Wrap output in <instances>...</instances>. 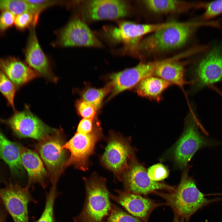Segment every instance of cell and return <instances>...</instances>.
<instances>
[{"label": "cell", "mask_w": 222, "mask_h": 222, "mask_svg": "<svg viewBox=\"0 0 222 222\" xmlns=\"http://www.w3.org/2000/svg\"><path fill=\"white\" fill-rule=\"evenodd\" d=\"M172 84L159 77L150 76L143 79L137 85L136 92L141 96L158 102L162 99L163 92Z\"/></svg>", "instance_id": "7402d4cb"}, {"label": "cell", "mask_w": 222, "mask_h": 222, "mask_svg": "<svg viewBox=\"0 0 222 222\" xmlns=\"http://www.w3.org/2000/svg\"><path fill=\"white\" fill-rule=\"evenodd\" d=\"M198 122L195 117L192 114L189 116L184 132L174 148V158L181 167H185L199 149L214 145V142L200 133L197 126Z\"/></svg>", "instance_id": "277c9868"}, {"label": "cell", "mask_w": 222, "mask_h": 222, "mask_svg": "<svg viewBox=\"0 0 222 222\" xmlns=\"http://www.w3.org/2000/svg\"><path fill=\"white\" fill-rule=\"evenodd\" d=\"M171 25L169 22L140 24L124 21L121 23L117 27L112 29L110 35L114 40L123 44L124 51L125 53L140 57L139 45L141 38L145 35L152 33Z\"/></svg>", "instance_id": "52a82bcc"}, {"label": "cell", "mask_w": 222, "mask_h": 222, "mask_svg": "<svg viewBox=\"0 0 222 222\" xmlns=\"http://www.w3.org/2000/svg\"><path fill=\"white\" fill-rule=\"evenodd\" d=\"M76 106L78 113L83 118H94L97 109L93 105L82 99L76 102Z\"/></svg>", "instance_id": "4dcf8cb0"}, {"label": "cell", "mask_w": 222, "mask_h": 222, "mask_svg": "<svg viewBox=\"0 0 222 222\" xmlns=\"http://www.w3.org/2000/svg\"><path fill=\"white\" fill-rule=\"evenodd\" d=\"M15 17L9 11H2L0 15V31H4L14 24Z\"/></svg>", "instance_id": "d6a6232c"}, {"label": "cell", "mask_w": 222, "mask_h": 222, "mask_svg": "<svg viewBox=\"0 0 222 222\" xmlns=\"http://www.w3.org/2000/svg\"><path fill=\"white\" fill-rule=\"evenodd\" d=\"M147 173L151 179L158 182L166 178L168 175L169 171L164 165L161 163H157L149 167Z\"/></svg>", "instance_id": "f546056e"}, {"label": "cell", "mask_w": 222, "mask_h": 222, "mask_svg": "<svg viewBox=\"0 0 222 222\" xmlns=\"http://www.w3.org/2000/svg\"><path fill=\"white\" fill-rule=\"evenodd\" d=\"M0 10L9 11L15 16L28 12L39 16L41 12L37 7L27 0H0Z\"/></svg>", "instance_id": "cb8c5ba5"}, {"label": "cell", "mask_w": 222, "mask_h": 222, "mask_svg": "<svg viewBox=\"0 0 222 222\" xmlns=\"http://www.w3.org/2000/svg\"><path fill=\"white\" fill-rule=\"evenodd\" d=\"M16 87L5 74L0 70V92L5 97L7 104L16 111L14 105V99Z\"/></svg>", "instance_id": "4316f807"}, {"label": "cell", "mask_w": 222, "mask_h": 222, "mask_svg": "<svg viewBox=\"0 0 222 222\" xmlns=\"http://www.w3.org/2000/svg\"><path fill=\"white\" fill-rule=\"evenodd\" d=\"M144 3L149 10L157 13L180 12L193 6L192 3L179 0H148Z\"/></svg>", "instance_id": "603a6c76"}, {"label": "cell", "mask_w": 222, "mask_h": 222, "mask_svg": "<svg viewBox=\"0 0 222 222\" xmlns=\"http://www.w3.org/2000/svg\"><path fill=\"white\" fill-rule=\"evenodd\" d=\"M56 181L52 182L51 187L46 195L44 209L39 218L35 222H56L54 208V203L58 195L56 188Z\"/></svg>", "instance_id": "d4e9b609"}, {"label": "cell", "mask_w": 222, "mask_h": 222, "mask_svg": "<svg viewBox=\"0 0 222 222\" xmlns=\"http://www.w3.org/2000/svg\"><path fill=\"white\" fill-rule=\"evenodd\" d=\"M58 42L64 47L101 46V43L87 25L77 18L71 20L60 31Z\"/></svg>", "instance_id": "7c38bea8"}, {"label": "cell", "mask_w": 222, "mask_h": 222, "mask_svg": "<svg viewBox=\"0 0 222 222\" xmlns=\"http://www.w3.org/2000/svg\"><path fill=\"white\" fill-rule=\"evenodd\" d=\"M116 195H110V198L122 206L128 212L141 222H148L152 212L162 205L140 195L127 191H116Z\"/></svg>", "instance_id": "4fadbf2b"}, {"label": "cell", "mask_w": 222, "mask_h": 222, "mask_svg": "<svg viewBox=\"0 0 222 222\" xmlns=\"http://www.w3.org/2000/svg\"><path fill=\"white\" fill-rule=\"evenodd\" d=\"M25 54L29 66L39 74L52 79L48 60L40 46L35 27H31Z\"/></svg>", "instance_id": "e0dca14e"}, {"label": "cell", "mask_w": 222, "mask_h": 222, "mask_svg": "<svg viewBox=\"0 0 222 222\" xmlns=\"http://www.w3.org/2000/svg\"><path fill=\"white\" fill-rule=\"evenodd\" d=\"M85 183V203L80 213L74 218V222H103L113 206L105 181L93 176L86 179Z\"/></svg>", "instance_id": "7a4b0ae2"}, {"label": "cell", "mask_w": 222, "mask_h": 222, "mask_svg": "<svg viewBox=\"0 0 222 222\" xmlns=\"http://www.w3.org/2000/svg\"><path fill=\"white\" fill-rule=\"evenodd\" d=\"M1 121L19 138H29L40 141L58 132L44 124L27 108L22 111L14 112L10 117Z\"/></svg>", "instance_id": "8992f818"}, {"label": "cell", "mask_w": 222, "mask_h": 222, "mask_svg": "<svg viewBox=\"0 0 222 222\" xmlns=\"http://www.w3.org/2000/svg\"><path fill=\"white\" fill-rule=\"evenodd\" d=\"M195 77L199 87L210 86L222 80V48H215L200 61Z\"/></svg>", "instance_id": "5bb4252c"}, {"label": "cell", "mask_w": 222, "mask_h": 222, "mask_svg": "<svg viewBox=\"0 0 222 222\" xmlns=\"http://www.w3.org/2000/svg\"><path fill=\"white\" fill-rule=\"evenodd\" d=\"M124 172L123 181L126 191L146 195L158 190H166L169 192L175 189L166 183L151 179L145 168L134 160Z\"/></svg>", "instance_id": "9c48e42d"}, {"label": "cell", "mask_w": 222, "mask_h": 222, "mask_svg": "<svg viewBox=\"0 0 222 222\" xmlns=\"http://www.w3.org/2000/svg\"><path fill=\"white\" fill-rule=\"evenodd\" d=\"M159 60L141 62L136 66L111 75L109 76L112 92L109 99L137 85L146 77L154 76Z\"/></svg>", "instance_id": "30bf717a"}, {"label": "cell", "mask_w": 222, "mask_h": 222, "mask_svg": "<svg viewBox=\"0 0 222 222\" xmlns=\"http://www.w3.org/2000/svg\"><path fill=\"white\" fill-rule=\"evenodd\" d=\"M39 17L30 13H23L15 16L14 25L17 29L21 30L29 27H35Z\"/></svg>", "instance_id": "f1b7e54d"}, {"label": "cell", "mask_w": 222, "mask_h": 222, "mask_svg": "<svg viewBox=\"0 0 222 222\" xmlns=\"http://www.w3.org/2000/svg\"><path fill=\"white\" fill-rule=\"evenodd\" d=\"M173 222H185L184 221L179 217L175 216Z\"/></svg>", "instance_id": "8d00e7d4"}, {"label": "cell", "mask_w": 222, "mask_h": 222, "mask_svg": "<svg viewBox=\"0 0 222 222\" xmlns=\"http://www.w3.org/2000/svg\"><path fill=\"white\" fill-rule=\"evenodd\" d=\"M132 148L128 142L116 135H112L102 156V162L106 167L120 177L129 167L128 160L132 155Z\"/></svg>", "instance_id": "8fae6325"}, {"label": "cell", "mask_w": 222, "mask_h": 222, "mask_svg": "<svg viewBox=\"0 0 222 222\" xmlns=\"http://www.w3.org/2000/svg\"><path fill=\"white\" fill-rule=\"evenodd\" d=\"M8 214L5 207L0 201V222H7Z\"/></svg>", "instance_id": "d590c367"}, {"label": "cell", "mask_w": 222, "mask_h": 222, "mask_svg": "<svg viewBox=\"0 0 222 222\" xmlns=\"http://www.w3.org/2000/svg\"><path fill=\"white\" fill-rule=\"evenodd\" d=\"M29 3L37 6L41 11L52 5L59 3L57 1L34 0H27Z\"/></svg>", "instance_id": "e575fe53"}, {"label": "cell", "mask_w": 222, "mask_h": 222, "mask_svg": "<svg viewBox=\"0 0 222 222\" xmlns=\"http://www.w3.org/2000/svg\"><path fill=\"white\" fill-rule=\"evenodd\" d=\"M93 119L83 118L79 122L77 132L88 134L91 133L93 130Z\"/></svg>", "instance_id": "836d02e7"}, {"label": "cell", "mask_w": 222, "mask_h": 222, "mask_svg": "<svg viewBox=\"0 0 222 222\" xmlns=\"http://www.w3.org/2000/svg\"><path fill=\"white\" fill-rule=\"evenodd\" d=\"M111 90L109 83L101 88H89L82 92V97L83 100L91 104L97 109L101 106L104 97Z\"/></svg>", "instance_id": "484cf974"}, {"label": "cell", "mask_w": 222, "mask_h": 222, "mask_svg": "<svg viewBox=\"0 0 222 222\" xmlns=\"http://www.w3.org/2000/svg\"><path fill=\"white\" fill-rule=\"evenodd\" d=\"M101 131L97 128L86 134L77 132L63 145L64 149L70 153L69 158L65 167L73 165L82 170H86L88 166V159L93 153L97 142L101 138Z\"/></svg>", "instance_id": "ba28073f"}, {"label": "cell", "mask_w": 222, "mask_h": 222, "mask_svg": "<svg viewBox=\"0 0 222 222\" xmlns=\"http://www.w3.org/2000/svg\"><path fill=\"white\" fill-rule=\"evenodd\" d=\"M189 55V53L187 51L166 59L158 67L154 76L177 85L184 92L183 87L187 83L184 76V67L183 64L177 61Z\"/></svg>", "instance_id": "d6986e66"}, {"label": "cell", "mask_w": 222, "mask_h": 222, "mask_svg": "<svg viewBox=\"0 0 222 222\" xmlns=\"http://www.w3.org/2000/svg\"><path fill=\"white\" fill-rule=\"evenodd\" d=\"M0 201L14 222H29L28 205L31 202L37 203L29 191V185L23 187L12 181L0 188Z\"/></svg>", "instance_id": "5b68a950"}, {"label": "cell", "mask_w": 222, "mask_h": 222, "mask_svg": "<svg viewBox=\"0 0 222 222\" xmlns=\"http://www.w3.org/2000/svg\"><path fill=\"white\" fill-rule=\"evenodd\" d=\"M155 192L165 200L166 204L172 208L175 216L185 222H188L198 210L221 199L206 198L197 187L195 181L188 176L187 171L183 173L179 184L173 190L168 193Z\"/></svg>", "instance_id": "6da1fadb"}, {"label": "cell", "mask_w": 222, "mask_h": 222, "mask_svg": "<svg viewBox=\"0 0 222 222\" xmlns=\"http://www.w3.org/2000/svg\"><path fill=\"white\" fill-rule=\"evenodd\" d=\"M85 10L87 17L93 20L119 18L126 16L128 12L126 3L117 0L90 1Z\"/></svg>", "instance_id": "2e32d148"}, {"label": "cell", "mask_w": 222, "mask_h": 222, "mask_svg": "<svg viewBox=\"0 0 222 222\" xmlns=\"http://www.w3.org/2000/svg\"><path fill=\"white\" fill-rule=\"evenodd\" d=\"M103 222H141L138 219L113 205L111 211Z\"/></svg>", "instance_id": "83f0119b"}, {"label": "cell", "mask_w": 222, "mask_h": 222, "mask_svg": "<svg viewBox=\"0 0 222 222\" xmlns=\"http://www.w3.org/2000/svg\"><path fill=\"white\" fill-rule=\"evenodd\" d=\"M222 13V0L214 1L206 5L204 17L209 19Z\"/></svg>", "instance_id": "1f68e13d"}, {"label": "cell", "mask_w": 222, "mask_h": 222, "mask_svg": "<svg viewBox=\"0 0 222 222\" xmlns=\"http://www.w3.org/2000/svg\"><path fill=\"white\" fill-rule=\"evenodd\" d=\"M198 23H179L158 30L140 42V52L155 53L179 47L184 45Z\"/></svg>", "instance_id": "3957f363"}, {"label": "cell", "mask_w": 222, "mask_h": 222, "mask_svg": "<svg viewBox=\"0 0 222 222\" xmlns=\"http://www.w3.org/2000/svg\"><path fill=\"white\" fill-rule=\"evenodd\" d=\"M20 146L22 162L28 173L29 184L37 182L45 186L43 181L46 172L41 159L34 152L22 146Z\"/></svg>", "instance_id": "44dd1931"}, {"label": "cell", "mask_w": 222, "mask_h": 222, "mask_svg": "<svg viewBox=\"0 0 222 222\" xmlns=\"http://www.w3.org/2000/svg\"><path fill=\"white\" fill-rule=\"evenodd\" d=\"M213 89L219 93L222 97V92L216 87H215Z\"/></svg>", "instance_id": "74e56055"}, {"label": "cell", "mask_w": 222, "mask_h": 222, "mask_svg": "<svg viewBox=\"0 0 222 222\" xmlns=\"http://www.w3.org/2000/svg\"><path fill=\"white\" fill-rule=\"evenodd\" d=\"M0 70L16 88L26 84L39 76L24 62L14 57L0 59Z\"/></svg>", "instance_id": "ac0fdd59"}, {"label": "cell", "mask_w": 222, "mask_h": 222, "mask_svg": "<svg viewBox=\"0 0 222 222\" xmlns=\"http://www.w3.org/2000/svg\"><path fill=\"white\" fill-rule=\"evenodd\" d=\"M0 158L7 165L13 175L18 176L23 173L20 146L9 140L0 130Z\"/></svg>", "instance_id": "ffe728a7"}, {"label": "cell", "mask_w": 222, "mask_h": 222, "mask_svg": "<svg viewBox=\"0 0 222 222\" xmlns=\"http://www.w3.org/2000/svg\"><path fill=\"white\" fill-rule=\"evenodd\" d=\"M40 141L38 149L49 171L55 174L64 167L65 163V149L61 139L55 134Z\"/></svg>", "instance_id": "9a60e30c"}]
</instances>
